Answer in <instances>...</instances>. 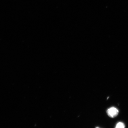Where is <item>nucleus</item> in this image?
Wrapping results in <instances>:
<instances>
[{
	"label": "nucleus",
	"instance_id": "1",
	"mask_svg": "<svg viewBox=\"0 0 128 128\" xmlns=\"http://www.w3.org/2000/svg\"><path fill=\"white\" fill-rule=\"evenodd\" d=\"M107 113L109 116L113 118L118 116L119 111L114 107H112L108 109L107 110Z\"/></svg>",
	"mask_w": 128,
	"mask_h": 128
},
{
	"label": "nucleus",
	"instance_id": "2",
	"mask_svg": "<svg viewBox=\"0 0 128 128\" xmlns=\"http://www.w3.org/2000/svg\"><path fill=\"white\" fill-rule=\"evenodd\" d=\"M125 127V125L122 122H119L116 124V128H124Z\"/></svg>",
	"mask_w": 128,
	"mask_h": 128
}]
</instances>
